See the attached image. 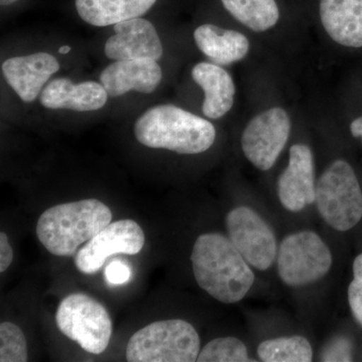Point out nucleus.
Returning <instances> with one entry per match:
<instances>
[{
    "instance_id": "obj_22",
    "label": "nucleus",
    "mask_w": 362,
    "mask_h": 362,
    "mask_svg": "<svg viewBox=\"0 0 362 362\" xmlns=\"http://www.w3.org/2000/svg\"><path fill=\"white\" fill-rule=\"evenodd\" d=\"M199 362L251 361L246 345L235 337H221L207 343L199 352Z\"/></svg>"
},
{
    "instance_id": "obj_15",
    "label": "nucleus",
    "mask_w": 362,
    "mask_h": 362,
    "mask_svg": "<svg viewBox=\"0 0 362 362\" xmlns=\"http://www.w3.org/2000/svg\"><path fill=\"white\" fill-rule=\"evenodd\" d=\"M108 96L100 83L89 81L76 85L69 78H57L42 90L40 103L52 110L96 111L103 108Z\"/></svg>"
},
{
    "instance_id": "obj_30",
    "label": "nucleus",
    "mask_w": 362,
    "mask_h": 362,
    "mask_svg": "<svg viewBox=\"0 0 362 362\" xmlns=\"http://www.w3.org/2000/svg\"><path fill=\"white\" fill-rule=\"evenodd\" d=\"M59 54H69L71 52V47L69 45H64V47H59Z\"/></svg>"
},
{
    "instance_id": "obj_4",
    "label": "nucleus",
    "mask_w": 362,
    "mask_h": 362,
    "mask_svg": "<svg viewBox=\"0 0 362 362\" xmlns=\"http://www.w3.org/2000/svg\"><path fill=\"white\" fill-rule=\"evenodd\" d=\"M201 339L194 326L181 319L156 321L138 330L126 347L129 362H194Z\"/></svg>"
},
{
    "instance_id": "obj_12",
    "label": "nucleus",
    "mask_w": 362,
    "mask_h": 362,
    "mask_svg": "<svg viewBox=\"0 0 362 362\" xmlns=\"http://www.w3.org/2000/svg\"><path fill=\"white\" fill-rule=\"evenodd\" d=\"M115 35L105 45V54L111 59H151L158 61L163 54L156 28L143 18H131L114 25Z\"/></svg>"
},
{
    "instance_id": "obj_1",
    "label": "nucleus",
    "mask_w": 362,
    "mask_h": 362,
    "mask_svg": "<svg viewBox=\"0 0 362 362\" xmlns=\"http://www.w3.org/2000/svg\"><path fill=\"white\" fill-rule=\"evenodd\" d=\"M190 259L197 284L223 303L240 302L254 284L247 262L232 240L221 233L199 235Z\"/></svg>"
},
{
    "instance_id": "obj_28",
    "label": "nucleus",
    "mask_w": 362,
    "mask_h": 362,
    "mask_svg": "<svg viewBox=\"0 0 362 362\" xmlns=\"http://www.w3.org/2000/svg\"><path fill=\"white\" fill-rule=\"evenodd\" d=\"M350 130H351L352 135L354 137H362V117L357 118L350 125Z\"/></svg>"
},
{
    "instance_id": "obj_9",
    "label": "nucleus",
    "mask_w": 362,
    "mask_h": 362,
    "mask_svg": "<svg viewBox=\"0 0 362 362\" xmlns=\"http://www.w3.org/2000/svg\"><path fill=\"white\" fill-rule=\"evenodd\" d=\"M291 122L285 110L269 109L252 118L242 136L243 151L262 171L273 168L289 138Z\"/></svg>"
},
{
    "instance_id": "obj_14",
    "label": "nucleus",
    "mask_w": 362,
    "mask_h": 362,
    "mask_svg": "<svg viewBox=\"0 0 362 362\" xmlns=\"http://www.w3.org/2000/svg\"><path fill=\"white\" fill-rule=\"evenodd\" d=\"M1 68L7 84L23 102L30 103L39 96L49 78L59 70V64L52 54L37 52L6 59Z\"/></svg>"
},
{
    "instance_id": "obj_27",
    "label": "nucleus",
    "mask_w": 362,
    "mask_h": 362,
    "mask_svg": "<svg viewBox=\"0 0 362 362\" xmlns=\"http://www.w3.org/2000/svg\"><path fill=\"white\" fill-rule=\"evenodd\" d=\"M13 251L6 233H0V272L4 273L13 263Z\"/></svg>"
},
{
    "instance_id": "obj_26",
    "label": "nucleus",
    "mask_w": 362,
    "mask_h": 362,
    "mask_svg": "<svg viewBox=\"0 0 362 362\" xmlns=\"http://www.w3.org/2000/svg\"><path fill=\"white\" fill-rule=\"evenodd\" d=\"M130 267L120 259H114L105 270L107 282L112 286L124 285L131 279Z\"/></svg>"
},
{
    "instance_id": "obj_7",
    "label": "nucleus",
    "mask_w": 362,
    "mask_h": 362,
    "mask_svg": "<svg viewBox=\"0 0 362 362\" xmlns=\"http://www.w3.org/2000/svg\"><path fill=\"white\" fill-rule=\"evenodd\" d=\"M277 263L283 282L298 287L322 279L332 265V255L317 233L304 230L282 240Z\"/></svg>"
},
{
    "instance_id": "obj_17",
    "label": "nucleus",
    "mask_w": 362,
    "mask_h": 362,
    "mask_svg": "<svg viewBox=\"0 0 362 362\" xmlns=\"http://www.w3.org/2000/svg\"><path fill=\"white\" fill-rule=\"evenodd\" d=\"M192 77L204 90V115L218 119L232 109L235 88L228 71L216 64L199 63L192 69Z\"/></svg>"
},
{
    "instance_id": "obj_10",
    "label": "nucleus",
    "mask_w": 362,
    "mask_h": 362,
    "mask_svg": "<svg viewBox=\"0 0 362 362\" xmlns=\"http://www.w3.org/2000/svg\"><path fill=\"white\" fill-rule=\"evenodd\" d=\"M144 244V232L136 221H114L78 251L75 265L82 273H96L101 270L109 257L118 254H139Z\"/></svg>"
},
{
    "instance_id": "obj_18",
    "label": "nucleus",
    "mask_w": 362,
    "mask_h": 362,
    "mask_svg": "<svg viewBox=\"0 0 362 362\" xmlns=\"http://www.w3.org/2000/svg\"><path fill=\"white\" fill-rule=\"evenodd\" d=\"M194 40L197 47L216 65H230L244 59L249 52V40L243 33L214 25L199 26Z\"/></svg>"
},
{
    "instance_id": "obj_13",
    "label": "nucleus",
    "mask_w": 362,
    "mask_h": 362,
    "mask_svg": "<svg viewBox=\"0 0 362 362\" xmlns=\"http://www.w3.org/2000/svg\"><path fill=\"white\" fill-rule=\"evenodd\" d=\"M162 70L156 59H118L107 66L100 82L110 97H119L135 90L151 94L160 84Z\"/></svg>"
},
{
    "instance_id": "obj_11",
    "label": "nucleus",
    "mask_w": 362,
    "mask_h": 362,
    "mask_svg": "<svg viewBox=\"0 0 362 362\" xmlns=\"http://www.w3.org/2000/svg\"><path fill=\"white\" fill-rule=\"evenodd\" d=\"M278 195L283 206L292 213L315 202L313 154L306 145L296 144L290 149L289 164L278 180Z\"/></svg>"
},
{
    "instance_id": "obj_5",
    "label": "nucleus",
    "mask_w": 362,
    "mask_h": 362,
    "mask_svg": "<svg viewBox=\"0 0 362 362\" xmlns=\"http://www.w3.org/2000/svg\"><path fill=\"white\" fill-rule=\"evenodd\" d=\"M317 209L334 230L345 232L362 218V194L354 169L337 160L324 171L316 185Z\"/></svg>"
},
{
    "instance_id": "obj_2",
    "label": "nucleus",
    "mask_w": 362,
    "mask_h": 362,
    "mask_svg": "<svg viewBox=\"0 0 362 362\" xmlns=\"http://www.w3.org/2000/svg\"><path fill=\"white\" fill-rule=\"evenodd\" d=\"M134 135L138 142L150 148L199 154L213 146L216 129L202 117L173 105H159L137 119Z\"/></svg>"
},
{
    "instance_id": "obj_29",
    "label": "nucleus",
    "mask_w": 362,
    "mask_h": 362,
    "mask_svg": "<svg viewBox=\"0 0 362 362\" xmlns=\"http://www.w3.org/2000/svg\"><path fill=\"white\" fill-rule=\"evenodd\" d=\"M16 1H18V0H0V4H1L2 6H8Z\"/></svg>"
},
{
    "instance_id": "obj_23",
    "label": "nucleus",
    "mask_w": 362,
    "mask_h": 362,
    "mask_svg": "<svg viewBox=\"0 0 362 362\" xmlns=\"http://www.w3.org/2000/svg\"><path fill=\"white\" fill-rule=\"evenodd\" d=\"M28 346L25 334L18 326L11 322L0 325V361H28Z\"/></svg>"
},
{
    "instance_id": "obj_24",
    "label": "nucleus",
    "mask_w": 362,
    "mask_h": 362,
    "mask_svg": "<svg viewBox=\"0 0 362 362\" xmlns=\"http://www.w3.org/2000/svg\"><path fill=\"white\" fill-rule=\"evenodd\" d=\"M354 276L349 288V301L354 318L362 326V254L354 259Z\"/></svg>"
},
{
    "instance_id": "obj_19",
    "label": "nucleus",
    "mask_w": 362,
    "mask_h": 362,
    "mask_svg": "<svg viewBox=\"0 0 362 362\" xmlns=\"http://www.w3.org/2000/svg\"><path fill=\"white\" fill-rule=\"evenodd\" d=\"M156 0H76L80 18L94 26L115 25L139 18L156 4Z\"/></svg>"
},
{
    "instance_id": "obj_20",
    "label": "nucleus",
    "mask_w": 362,
    "mask_h": 362,
    "mask_svg": "<svg viewBox=\"0 0 362 362\" xmlns=\"http://www.w3.org/2000/svg\"><path fill=\"white\" fill-rule=\"evenodd\" d=\"M233 18L257 33L265 32L278 23L276 0H221Z\"/></svg>"
},
{
    "instance_id": "obj_3",
    "label": "nucleus",
    "mask_w": 362,
    "mask_h": 362,
    "mask_svg": "<svg viewBox=\"0 0 362 362\" xmlns=\"http://www.w3.org/2000/svg\"><path fill=\"white\" fill-rule=\"evenodd\" d=\"M111 221L109 206L98 199H83L47 209L37 221V235L54 256H73Z\"/></svg>"
},
{
    "instance_id": "obj_21",
    "label": "nucleus",
    "mask_w": 362,
    "mask_h": 362,
    "mask_svg": "<svg viewBox=\"0 0 362 362\" xmlns=\"http://www.w3.org/2000/svg\"><path fill=\"white\" fill-rule=\"evenodd\" d=\"M258 356L265 362H309L313 359V350L306 338L296 335L262 342Z\"/></svg>"
},
{
    "instance_id": "obj_6",
    "label": "nucleus",
    "mask_w": 362,
    "mask_h": 362,
    "mask_svg": "<svg viewBox=\"0 0 362 362\" xmlns=\"http://www.w3.org/2000/svg\"><path fill=\"white\" fill-rule=\"evenodd\" d=\"M59 330L85 351L103 354L112 337V321L103 305L82 293L69 295L56 314Z\"/></svg>"
},
{
    "instance_id": "obj_16",
    "label": "nucleus",
    "mask_w": 362,
    "mask_h": 362,
    "mask_svg": "<svg viewBox=\"0 0 362 362\" xmlns=\"http://www.w3.org/2000/svg\"><path fill=\"white\" fill-rule=\"evenodd\" d=\"M320 18L335 42L362 47V0H320Z\"/></svg>"
},
{
    "instance_id": "obj_8",
    "label": "nucleus",
    "mask_w": 362,
    "mask_h": 362,
    "mask_svg": "<svg viewBox=\"0 0 362 362\" xmlns=\"http://www.w3.org/2000/svg\"><path fill=\"white\" fill-rule=\"evenodd\" d=\"M226 228L230 240L247 264L259 271L270 268L278 255L277 240L256 211L247 206L233 209L226 216Z\"/></svg>"
},
{
    "instance_id": "obj_25",
    "label": "nucleus",
    "mask_w": 362,
    "mask_h": 362,
    "mask_svg": "<svg viewBox=\"0 0 362 362\" xmlns=\"http://www.w3.org/2000/svg\"><path fill=\"white\" fill-rule=\"evenodd\" d=\"M322 361H352L351 344L345 337H337L326 345L321 356Z\"/></svg>"
}]
</instances>
